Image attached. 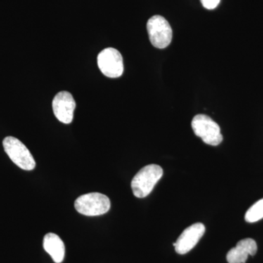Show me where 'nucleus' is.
<instances>
[{"instance_id":"obj_9","label":"nucleus","mask_w":263,"mask_h":263,"mask_svg":"<svg viewBox=\"0 0 263 263\" xmlns=\"http://www.w3.org/2000/svg\"><path fill=\"white\" fill-rule=\"evenodd\" d=\"M257 245L252 238L240 240L236 247L230 249L227 254L228 263H245L249 255L254 256L257 253Z\"/></svg>"},{"instance_id":"obj_8","label":"nucleus","mask_w":263,"mask_h":263,"mask_svg":"<svg viewBox=\"0 0 263 263\" xmlns=\"http://www.w3.org/2000/svg\"><path fill=\"white\" fill-rule=\"evenodd\" d=\"M205 232V228L202 223H195L183 230L176 243H173L175 250L179 254L188 253L197 245Z\"/></svg>"},{"instance_id":"obj_2","label":"nucleus","mask_w":263,"mask_h":263,"mask_svg":"<svg viewBox=\"0 0 263 263\" xmlns=\"http://www.w3.org/2000/svg\"><path fill=\"white\" fill-rule=\"evenodd\" d=\"M75 209L78 212L85 216L103 215L110 210V199L101 193L85 194L76 199Z\"/></svg>"},{"instance_id":"obj_7","label":"nucleus","mask_w":263,"mask_h":263,"mask_svg":"<svg viewBox=\"0 0 263 263\" xmlns=\"http://www.w3.org/2000/svg\"><path fill=\"white\" fill-rule=\"evenodd\" d=\"M53 114L60 122L70 124L73 120L76 107L73 97L68 91H60L57 94L52 103Z\"/></svg>"},{"instance_id":"obj_3","label":"nucleus","mask_w":263,"mask_h":263,"mask_svg":"<svg viewBox=\"0 0 263 263\" xmlns=\"http://www.w3.org/2000/svg\"><path fill=\"white\" fill-rule=\"evenodd\" d=\"M192 127L195 134L208 145L218 146L222 142L223 136L219 124L206 115L195 116L192 122Z\"/></svg>"},{"instance_id":"obj_6","label":"nucleus","mask_w":263,"mask_h":263,"mask_svg":"<svg viewBox=\"0 0 263 263\" xmlns=\"http://www.w3.org/2000/svg\"><path fill=\"white\" fill-rule=\"evenodd\" d=\"M98 65L102 73L110 79L120 77L124 72V62L120 52L114 48L103 50L98 56Z\"/></svg>"},{"instance_id":"obj_11","label":"nucleus","mask_w":263,"mask_h":263,"mask_svg":"<svg viewBox=\"0 0 263 263\" xmlns=\"http://www.w3.org/2000/svg\"><path fill=\"white\" fill-rule=\"evenodd\" d=\"M263 219V198L255 202L245 214V220L253 223Z\"/></svg>"},{"instance_id":"obj_5","label":"nucleus","mask_w":263,"mask_h":263,"mask_svg":"<svg viewBox=\"0 0 263 263\" xmlns=\"http://www.w3.org/2000/svg\"><path fill=\"white\" fill-rule=\"evenodd\" d=\"M147 31L150 42L155 48H165L171 44L173 31L171 25L164 17L154 15L147 22Z\"/></svg>"},{"instance_id":"obj_12","label":"nucleus","mask_w":263,"mask_h":263,"mask_svg":"<svg viewBox=\"0 0 263 263\" xmlns=\"http://www.w3.org/2000/svg\"><path fill=\"white\" fill-rule=\"evenodd\" d=\"M200 1L204 8L208 10H214L220 3L221 0H200Z\"/></svg>"},{"instance_id":"obj_4","label":"nucleus","mask_w":263,"mask_h":263,"mask_svg":"<svg viewBox=\"0 0 263 263\" xmlns=\"http://www.w3.org/2000/svg\"><path fill=\"white\" fill-rule=\"evenodd\" d=\"M3 147L7 155L15 164L24 171H32L36 166L34 157L27 146L14 137H6Z\"/></svg>"},{"instance_id":"obj_1","label":"nucleus","mask_w":263,"mask_h":263,"mask_svg":"<svg viewBox=\"0 0 263 263\" xmlns=\"http://www.w3.org/2000/svg\"><path fill=\"white\" fill-rule=\"evenodd\" d=\"M163 175V170L157 164H151L140 170L131 182L133 195L138 198L148 196Z\"/></svg>"},{"instance_id":"obj_10","label":"nucleus","mask_w":263,"mask_h":263,"mask_svg":"<svg viewBox=\"0 0 263 263\" xmlns=\"http://www.w3.org/2000/svg\"><path fill=\"white\" fill-rule=\"evenodd\" d=\"M43 248L56 263H61L65 258V247L60 237L49 233L43 238Z\"/></svg>"}]
</instances>
